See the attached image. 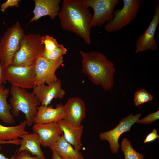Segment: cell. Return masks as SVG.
Wrapping results in <instances>:
<instances>
[{
	"label": "cell",
	"instance_id": "cell-30",
	"mask_svg": "<svg viewBox=\"0 0 159 159\" xmlns=\"http://www.w3.org/2000/svg\"><path fill=\"white\" fill-rule=\"evenodd\" d=\"M4 68L2 65L0 61V86L3 85L6 81L5 75Z\"/></svg>",
	"mask_w": 159,
	"mask_h": 159
},
{
	"label": "cell",
	"instance_id": "cell-12",
	"mask_svg": "<svg viewBox=\"0 0 159 159\" xmlns=\"http://www.w3.org/2000/svg\"><path fill=\"white\" fill-rule=\"evenodd\" d=\"M32 92L41 105L45 106H48L54 99L62 98L66 94L65 91L62 87L61 81L59 79L49 85L35 86L33 88Z\"/></svg>",
	"mask_w": 159,
	"mask_h": 159
},
{
	"label": "cell",
	"instance_id": "cell-5",
	"mask_svg": "<svg viewBox=\"0 0 159 159\" xmlns=\"http://www.w3.org/2000/svg\"><path fill=\"white\" fill-rule=\"evenodd\" d=\"M25 35L20 23L17 21L8 28L0 40V61L6 68L12 64L19 50L21 40Z\"/></svg>",
	"mask_w": 159,
	"mask_h": 159
},
{
	"label": "cell",
	"instance_id": "cell-25",
	"mask_svg": "<svg viewBox=\"0 0 159 159\" xmlns=\"http://www.w3.org/2000/svg\"><path fill=\"white\" fill-rule=\"evenodd\" d=\"M42 40L44 46L45 51H52L63 45L58 44L56 39L48 35L42 36Z\"/></svg>",
	"mask_w": 159,
	"mask_h": 159
},
{
	"label": "cell",
	"instance_id": "cell-23",
	"mask_svg": "<svg viewBox=\"0 0 159 159\" xmlns=\"http://www.w3.org/2000/svg\"><path fill=\"white\" fill-rule=\"evenodd\" d=\"M153 96L144 89L137 91L134 94V102L136 106L152 101Z\"/></svg>",
	"mask_w": 159,
	"mask_h": 159
},
{
	"label": "cell",
	"instance_id": "cell-27",
	"mask_svg": "<svg viewBox=\"0 0 159 159\" xmlns=\"http://www.w3.org/2000/svg\"><path fill=\"white\" fill-rule=\"evenodd\" d=\"M21 1L20 0H7L1 5L0 10L4 12L9 7L15 6L18 8L19 6V3Z\"/></svg>",
	"mask_w": 159,
	"mask_h": 159
},
{
	"label": "cell",
	"instance_id": "cell-17",
	"mask_svg": "<svg viewBox=\"0 0 159 159\" xmlns=\"http://www.w3.org/2000/svg\"><path fill=\"white\" fill-rule=\"evenodd\" d=\"M58 122L62 128L65 140L73 146L76 150L80 151L81 150L83 145L81 138L83 131V125H75L63 120Z\"/></svg>",
	"mask_w": 159,
	"mask_h": 159
},
{
	"label": "cell",
	"instance_id": "cell-33",
	"mask_svg": "<svg viewBox=\"0 0 159 159\" xmlns=\"http://www.w3.org/2000/svg\"><path fill=\"white\" fill-rule=\"evenodd\" d=\"M2 148L1 146L0 145V151ZM0 159H15L14 155L12 156L11 158H8L4 156V155L1 154L0 152Z\"/></svg>",
	"mask_w": 159,
	"mask_h": 159
},
{
	"label": "cell",
	"instance_id": "cell-20",
	"mask_svg": "<svg viewBox=\"0 0 159 159\" xmlns=\"http://www.w3.org/2000/svg\"><path fill=\"white\" fill-rule=\"evenodd\" d=\"M27 125L25 120L16 126L6 127L0 124V140L7 141L18 139L30 132L26 130Z\"/></svg>",
	"mask_w": 159,
	"mask_h": 159
},
{
	"label": "cell",
	"instance_id": "cell-14",
	"mask_svg": "<svg viewBox=\"0 0 159 159\" xmlns=\"http://www.w3.org/2000/svg\"><path fill=\"white\" fill-rule=\"evenodd\" d=\"M64 120L75 125H81L86 116L84 101L78 97L69 98L64 105Z\"/></svg>",
	"mask_w": 159,
	"mask_h": 159
},
{
	"label": "cell",
	"instance_id": "cell-26",
	"mask_svg": "<svg viewBox=\"0 0 159 159\" xmlns=\"http://www.w3.org/2000/svg\"><path fill=\"white\" fill-rule=\"evenodd\" d=\"M159 118V111L148 115L143 118L139 119L136 122L138 124L149 125Z\"/></svg>",
	"mask_w": 159,
	"mask_h": 159
},
{
	"label": "cell",
	"instance_id": "cell-28",
	"mask_svg": "<svg viewBox=\"0 0 159 159\" xmlns=\"http://www.w3.org/2000/svg\"><path fill=\"white\" fill-rule=\"evenodd\" d=\"M14 156L15 159H41L36 156H32L31 153L26 150L21 151L19 154H15Z\"/></svg>",
	"mask_w": 159,
	"mask_h": 159
},
{
	"label": "cell",
	"instance_id": "cell-16",
	"mask_svg": "<svg viewBox=\"0 0 159 159\" xmlns=\"http://www.w3.org/2000/svg\"><path fill=\"white\" fill-rule=\"evenodd\" d=\"M64 116V105L59 103L55 108L52 105H41L37 108V112L34 120V124L58 122L63 120Z\"/></svg>",
	"mask_w": 159,
	"mask_h": 159
},
{
	"label": "cell",
	"instance_id": "cell-1",
	"mask_svg": "<svg viewBox=\"0 0 159 159\" xmlns=\"http://www.w3.org/2000/svg\"><path fill=\"white\" fill-rule=\"evenodd\" d=\"M58 16L63 30L72 32L90 44L93 14L83 0H64Z\"/></svg>",
	"mask_w": 159,
	"mask_h": 159
},
{
	"label": "cell",
	"instance_id": "cell-9",
	"mask_svg": "<svg viewBox=\"0 0 159 159\" xmlns=\"http://www.w3.org/2000/svg\"><path fill=\"white\" fill-rule=\"evenodd\" d=\"M62 56L54 61L48 60L41 57L34 64L35 74V85H49L57 81L56 70L63 63Z\"/></svg>",
	"mask_w": 159,
	"mask_h": 159
},
{
	"label": "cell",
	"instance_id": "cell-7",
	"mask_svg": "<svg viewBox=\"0 0 159 159\" xmlns=\"http://www.w3.org/2000/svg\"><path fill=\"white\" fill-rule=\"evenodd\" d=\"M34 64L29 66L10 65L5 68L6 81L12 86L23 89H33L35 85Z\"/></svg>",
	"mask_w": 159,
	"mask_h": 159
},
{
	"label": "cell",
	"instance_id": "cell-2",
	"mask_svg": "<svg viewBox=\"0 0 159 159\" xmlns=\"http://www.w3.org/2000/svg\"><path fill=\"white\" fill-rule=\"evenodd\" d=\"M82 58V72L97 85H101L105 91L110 90L114 85L116 69L114 64L97 51L80 52Z\"/></svg>",
	"mask_w": 159,
	"mask_h": 159
},
{
	"label": "cell",
	"instance_id": "cell-18",
	"mask_svg": "<svg viewBox=\"0 0 159 159\" xmlns=\"http://www.w3.org/2000/svg\"><path fill=\"white\" fill-rule=\"evenodd\" d=\"M22 143L17 152V154L23 150L30 153L32 155H35L41 159H46L42 151L39 136L37 133L34 131L22 135Z\"/></svg>",
	"mask_w": 159,
	"mask_h": 159
},
{
	"label": "cell",
	"instance_id": "cell-15",
	"mask_svg": "<svg viewBox=\"0 0 159 159\" xmlns=\"http://www.w3.org/2000/svg\"><path fill=\"white\" fill-rule=\"evenodd\" d=\"M35 7L32 12L34 16L29 23L36 21L41 17L49 16L52 20L58 16L61 8L60 0H34Z\"/></svg>",
	"mask_w": 159,
	"mask_h": 159
},
{
	"label": "cell",
	"instance_id": "cell-3",
	"mask_svg": "<svg viewBox=\"0 0 159 159\" xmlns=\"http://www.w3.org/2000/svg\"><path fill=\"white\" fill-rule=\"evenodd\" d=\"M11 95L9 101L14 117L19 116L20 112L25 116L26 125L31 127L34 124L40 103L32 93L26 89L11 86L9 92Z\"/></svg>",
	"mask_w": 159,
	"mask_h": 159
},
{
	"label": "cell",
	"instance_id": "cell-8",
	"mask_svg": "<svg viewBox=\"0 0 159 159\" xmlns=\"http://www.w3.org/2000/svg\"><path fill=\"white\" fill-rule=\"evenodd\" d=\"M85 4L93 10L91 27L102 26L112 20L115 7L119 0H83Z\"/></svg>",
	"mask_w": 159,
	"mask_h": 159
},
{
	"label": "cell",
	"instance_id": "cell-24",
	"mask_svg": "<svg viewBox=\"0 0 159 159\" xmlns=\"http://www.w3.org/2000/svg\"><path fill=\"white\" fill-rule=\"evenodd\" d=\"M67 52V50L63 45L52 51L44 50L42 57L49 60L54 61L65 54Z\"/></svg>",
	"mask_w": 159,
	"mask_h": 159
},
{
	"label": "cell",
	"instance_id": "cell-22",
	"mask_svg": "<svg viewBox=\"0 0 159 159\" xmlns=\"http://www.w3.org/2000/svg\"><path fill=\"white\" fill-rule=\"evenodd\" d=\"M121 150L124 154V159H144L142 154L135 151L132 148L130 141L126 138H124L121 142Z\"/></svg>",
	"mask_w": 159,
	"mask_h": 159
},
{
	"label": "cell",
	"instance_id": "cell-11",
	"mask_svg": "<svg viewBox=\"0 0 159 159\" xmlns=\"http://www.w3.org/2000/svg\"><path fill=\"white\" fill-rule=\"evenodd\" d=\"M154 9L155 13L149 26L136 40L135 52L138 53L150 49L155 51L158 49L154 39L155 33L159 23V2Z\"/></svg>",
	"mask_w": 159,
	"mask_h": 159
},
{
	"label": "cell",
	"instance_id": "cell-6",
	"mask_svg": "<svg viewBox=\"0 0 159 159\" xmlns=\"http://www.w3.org/2000/svg\"><path fill=\"white\" fill-rule=\"evenodd\" d=\"M123 6L121 9L114 11V16L106 23L105 29L108 33L119 30L128 25L137 16L141 6V0H123Z\"/></svg>",
	"mask_w": 159,
	"mask_h": 159
},
{
	"label": "cell",
	"instance_id": "cell-13",
	"mask_svg": "<svg viewBox=\"0 0 159 159\" xmlns=\"http://www.w3.org/2000/svg\"><path fill=\"white\" fill-rule=\"evenodd\" d=\"M32 129L38 133L41 145L44 147L50 148L53 145L63 134L58 122L34 124Z\"/></svg>",
	"mask_w": 159,
	"mask_h": 159
},
{
	"label": "cell",
	"instance_id": "cell-32",
	"mask_svg": "<svg viewBox=\"0 0 159 159\" xmlns=\"http://www.w3.org/2000/svg\"><path fill=\"white\" fill-rule=\"evenodd\" d=\"M52 152V159H63L54 150H51Z\"/></svg>",
	"mask_w": 159,
	"mask_h": 159
},
{
	"label": "cell",
	"instance_id": "cell-10",
	"mask_svg": "<svg viewBox=\"0 0 159 159\" xmlns=\"http://www.w3.org/2000/svg\"><path fill=\"white\" fill-rule=\"evenodd\" d=\"M141 115L140 113L134 115L132 113L121 119L119 124L113 129L100 133L99 137L101 140H107L109 142L112 153L116 154L118 152L120 147L118 143L120 137L124 132H130L131 126L138 121Z\"/></svg>",
	"mask_w": 159,
	"mask_h": 159
},
{
	"label": "cell",
	"instance_id": "cell-31",
	"mask_svg": "<svg viewBox=\"0 0 159 159\" xmlns=\"http://www.w3.org/2000/svg\"><path fill=\"white\" fill-rule=\"evenodd\" d=\"M22 143V140L17 139L7 141L0 140V144H12L16 145H20Z\"/></svg>",
	"mask_w": 159,
	"mask_h": 159
},
{
	"label": "cell",
	"instance_id": "cell-29",
	"mask_svg": "<svg viewBox=\"0 0 159 159\" xmlns=\"http://www.w3.org/2000/svg\"><path fill=\"white\" fill-rule=\"evenodd\" d=\"M159 138V136L157 134V130L154 129L153 130L146 136L143 143H146L152 142Z\"/></svg>",
	"mask_w": 159,
	"mask_h": 159
},
{
	"label": "cell",
	"instance_id": "cell-4",
	"mask_svg": "<svg viewBox=\"0 0 159 159\" xmlns=\"http://www.w3.org/2000/svg\"><path fill=\"white\" fill-rule=\"evenodd\" d=\"M42 37L39 34H25L21 40L19 49L15 55L12 64L29 66L34 64L42 56L44 51Z\"/></svg>",
	"mask_w": 159,
	"mask_h": 159
},
{
	"label": "cell",
	"instance_id": "cell-21",
	"mask_svg": "<svg viewBox=\"0 0 159 159\" xmlns=\"http://www.w3.org/2000/svg\"><path fill=\"white\" fill-rule=\"evenodd\" d=\"M9 92V90L5 88L4 84L0 86V120L5 123L12 124L15 120L10 111L12 107L7 102Z\"/></svg>",
	"mask_w": 159,
	"mask_h": 159
},
{
	"label": "cell",
	"instance_id": "cell-19",
	"mask_svg": "<svg viewBox=\"0 0 159 159\" xmlns=\"http://www.w3.org/2000/svg\"><path fill=\"white\" fill-rule=\"evenodd\" d=\"M50 148L55 151L63 159H85L80 151L76 150L65 140L63 134L56 143Z\"/></svg>",
	"mask_w": 159,
	"mask_h": 159
}]
</instances>
